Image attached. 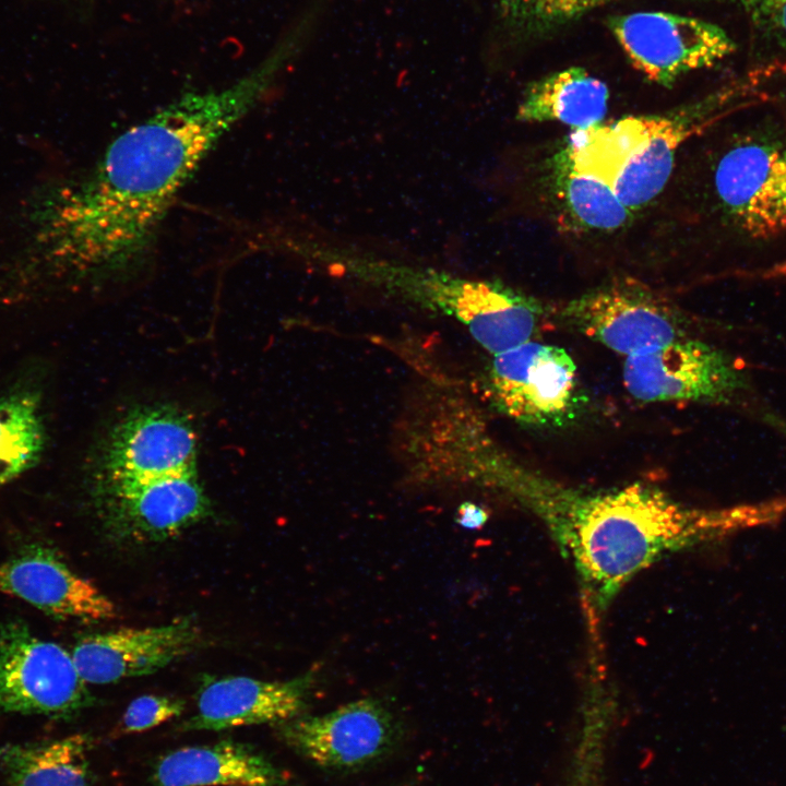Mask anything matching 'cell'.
<instances>
[{
    "label": "cell",
    "mask_w": 786,
    "mask_h": 786,
    "mask_svg": "<svg viewBox=\"0 0 786 786\" xmlns=\"http://www.w3.org/2000/svg\"><path fill=\"white\" fill-rule=\"evenodd\" d=\"M284 62L274 51L227 86L186 92L119 134L70 198L64 218L69 261L99 282L138 272L180 191L253 110Z\"/></svg>",
    "instance_id": "1"
},
{
    "label": "cell",
    "mask_w": 786,
    "mask_h": 786,
    "mask_svg": "<svg viewBox=\"0 0 786 786\" xmlns=\"http://www.w3.org/2000/svg\"><path fill=\"white\" fill-rule=\"evenodd\" d=\"M538 514L572 564L588 611L602 615L635 575L665 557L750 525L747 508L684 507L642 484L543 502Z\"/></svg>",
    "instance_id": "2"
},
{
    "label": "cell",
    "mask_w": 786,
    "mask_h": 786,
    "mask_svg": "<svg viewBox=\"0 0 786 786\" xmlns=\"http://www.w3.org/2000/svg\"><path fill=\"white\" fill-rule=\"evenodd\" d=\"M751 87H726L668 114L630 116L583 130L575 142L576 163L611 187L631 212L643 209L668 182L682 143L745 105Z\"/></svg>",
    "instance_id": "3"
},
{
    "label": "cell",
    "mask_w": 786,
    "mask_h": 786,
    "mask_svg": "<svg viewBox=\"0 0 786 786\" xmlns=\"http://www.w3.org/2000/svg\"><path fill=\"white\" fill-rule=\"evenodd\" d=\"M199 442L191 418L165 404L128 409L100 440L91 487L198 473Z\"/></svg>",
    "instance_id": "4"
},
{
    "label": "cell",
    "mask_w": 786,
    "mask_h": 786,
    "mask_svg": "<svg viewBox=\"0 0 786 786\" xmlns=\"http://www.w3.org/2000/svg\"><path fill=\"white\" fill-rule=\"evenodd\" d=\"M93 704L71 653L22 620L0 624V715L70 719Z\"/></svg>",
    "instance_id": "5"
},
{
    "label": "cell",
    "mask_w": 786,
    "mask_h": 786,
    "mask_svg": "<svg viewBox=\"0 0 786 786\" xmlns=\"http://www.w3.org/2000/svg\"><path fill=\"white\" fill-rule=\"evenodd\" d=\"M608 26L632 64L666 87L691 71L714 66L736 49L718 25L676 13L617 15L609 19Z\"/></svg>",
    "instance_id": "6"
},
{
    "label": "cell",
    "mask_w": 786,
    "mask_h": 786,
    "mask_svg": "<svg viewBox=\"0 0 786 786\" xmlns=\"http://www.w3.org/2000/svg\"><path fill=\"white\" fill-rule=\"evenodd\" d=\"M488 384L497 408L523 424L559 425L579 406L576 365L555 345L529 341L493 355Z\"/></svg>",
    "instance_id": "7"
},
{
    "label": "cell",
    "mask_w": 786,
    "mask_h": 786,
    "mask_svg": "<svg viewBox=\"0 0 786 786\" xmlns=\"http://www.w3.org/2000/svg\"><path fill=\"white\" fill-rule=\"evenodd\" d=\"M713 187L720 211L742 234L767 239L785 231L786 142H737L717 162Z\"/></svg>",
    "instance_id": "8"
},
{
    "label": "cell",
    "mask_w": 786,
    "mask_h": 786,
    "mask_svg": "<svg viewBox=\"0 0 786 786\" xmlns=\"http://www.w3.org/2000/svg\"><path fill=\"white\" fill-rule=\"evenodd\" d=\"M91 489L106 531L121 541L165 540L211 513L198 473Z\"/></svg>",
    "instance_id": "9"
},
{
    "label": "cell",
    "mask_w": 786,
    "mask_h": 786,
    "mask_svg": "<svg viewBox=\"0 0 786 786\" xmlns=\"http://www.w3.org/2000/svg\"><path fill=\"white\" fill-rule=\"evenodd\" d=\"M562 313L576 330L627 357L682 337L672 308L632 279L616 281L591 290L571 300Z\"/></svg>",
    "instance_id": "10"
},
{
    "label": "cell",
    "mask_w": 786,
    "mask_h": 786,
    "mask_svg": "<svg viewBox=\"0 0 786 786\" xmlns=\"http://www.w3.org/2000/svg\"><path fill=\"white\" fill-rule=\"evenodd\" d=\"M622 378L630 395L642 402L722 401L745 386L723 352L682 337L627 357Z\"/></svg>",
    "instance_id": "11"
},
{
    "label": "cell",
    "mask_w": 786,
    "mask_h": 786,
    "mask_svg": "<svg viewBox=\"0 0 786 786\" xmlns=\"http://www.w3.org/2000/svg\"><path fill=\"white\" fill-rule=\"evenodd\" d=\"M284 742L313 764L352 770L369 764L391 749L396 725L379 700L365 698L321 715H299L278 724Z\"/></svg>",
    "instance_id": "12"
},
{
    "label": "cell",
    "mask_w": 786,
    "mask_h": 786,
    "mask_svg": "<svg viewBox=\"0 0 786 786\" xmlns=\"http://www.w3.org/2000/svg\"><path fill=\"white\" fill-rule=\"evenodd\" d=\"M201 631L192 618L146 628H121L80 639L72 652L86 683L106 684L153 674L193 651Z\"/></svg>",
    "instance_id": "13"
},
{
    "label": "cell",
    "mask_w": 786,
    "mask_h": 786,
    "mask_svg": "<svg viewBox=\"0 0 786 786\" xmlns=\"http://www.w3.org/2000/svg\"><path fill=\"white\" fill-rule=\"evenodd\" d=\"M428 287L436 305L492 355L529 342L541 314L533 298L496 282L436 276Z\"/></svg>",
    "instance_id": "14"
},
{
    "label": "cell",
    "mask_w": 786,
    "mask_h": 786,
    "mask_svg": "<svg viewBox=\"0 0 786 786\" xmlns=\"http://www.w3.org/2000/svg\"><path fill=\"white\" fill-rule=\"evenodd\" d=\"M0 593L59 619L95 622L117 612L112 600L41 545L26 546L0 563Z\"/></svg>",
    "instance_id": "15"
},
{
    "label": "cell",
    "mask_w": 786,
    "mask_h": 786,
    "mask_svg": "<svg viewBox=\"0 0 786 786\" xmlns=\"http://www.w3.org/2000/svg\"><path fill=\"white\" fill-rule=\"evenodd\" d=\"M313 671L287 681L246 676L207 678L198 692L193 716L182 730H225L259 724H281L302 714Z\"/></svg>",
    "instance_id": "16"
},
{
    "label": "cell",
    "mask_w": 786,
    "mask_h": 786,
    "mask_svg": "<svg viewBox=\"0 0 786 786\" xmlns=\"http://www.w3.org/2000/svg\"><path fill=\"white\" fill-rule=\"evenodd\" d=\"M154 786H282L285 776L252 747L233 740L177 749L153 772Z\"/></svg>",
    "instance_id": "17"
},
{
    "label": "cell",
    "mask_w": 786,
    "mask_h": 786,
    "mask_svg": "<svg viewBox=\"0 0 786 786\" xmlns=\"http://www.w3.org/2000/svg\"><path fill=\"white\" fill-rule=\"evenodd\" d=\"M609 99L607 85L585 69L572 67L533 82L524 92L517 119L557 121L574 131L602 123Z\"/></svg>",
    "instance_id": "18"
},
{
    "label": "cell",
    "mask_w": 786,
    "mask_h": 786,
    "mask_svg": "<svg viewBox=\"0 0 786 786\" xmlns=\"http://www.w3.org/2000/svg\"><path fill=\"white\" fill-rule=\"evenodd\" d=\"M84 734L0 746V772L11 786H90Z\"/></svg>",
    "instance_id": "19"
},
{
    "label": "cell",
    "mask_w": 786,
    "mask_h": 786,
    "mask_svg": "<svg viewBox=\"0 0 786 786\" xmlns=\"http://www.w3.org/2000/svg\"><path fill=\"white\" fill-rule=\"evenodd\" d=\"M556 194L568 216L584 230L614 231L632 218V212L608 184L577 172L563 150L552 158Z\"/></svg>",
    "instance_id": "20"
},
{
    "label": "cell",
    "mask_w": 786,
    "mask_h": 786,
    "mask_svg": "<svg viewBox=\"0 0 786 786\" xmlns=\"http://www.w3.org/2000/svg\"><path fill=\"white\" fill-rule=\"evenodd\" d=\"M45 427L34 393L0 398V486L34 467L45 448Z\"/></svg>",
    "instance_id": "21"
},
{
    "label": "cell",
    "mask_w": 786,
    "mask_h": 786,
    "mask_svg": "<svg viewBox=\"0 0 786 786\" xmlns=\"http://www.w3.org/2000/svg\"><path fill=\"white\" fill-rule=\"evenodd\" d=\"M609 0H496L503 26L515 35L537 37L569 25Z\"/></svg>",
    "instance_id": "22"
},
{
    "label": "cell",
    "mask_w": 786,
    "mask_h": 786,
    "mask_svg": "<svg viewBox=\"0 0 786 786\" xmlns=\"http://www.w3.org/2000/svg\"><path fill=\"white\" fill-rule=\"evenodd\" d=\"M739 9L765 41L786 49V0H715Z\"/></svg>",
    "instance_id": "23"
},
{
    "label": "cell",
    "mask_w": 786,
    "mask_h": 786,
    "mask_svg": "<svg viewBox=\"0 0 786 786\" xmlns=\"http://www.w3.org/2000/svg\"><path fill=\"white\" fill-rule=\"evenodd\" d=\"M186 702L178 698L156 694L138 696L123 714L122 729L126 733L144 731L179 716Z\"/></svg>",
    "instance_id": "24"
},
{
    "label": "cell",
    "mask_w": 786,
    "mask_h": 786,
    "mask_svg": "<svg viewBox=\"0 0 786 786\" xmlns=\"http://www.w3.org/2000/svg\"><path fill=\"white\" fill-rule=\"evenodd\" d=\"M456 514V523L468 529L483 527L489 519L488 511L473 502H463L458 507Z\"/></svg>",
    "instance_id": "25"
}]
</instances>
